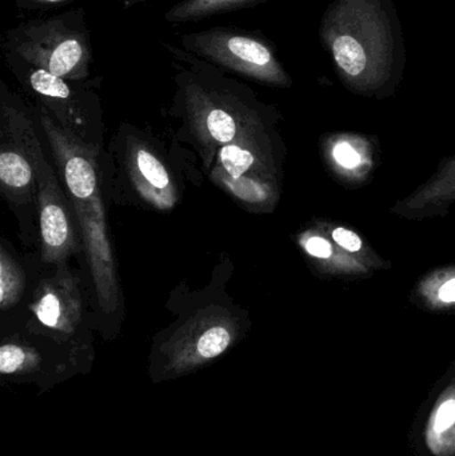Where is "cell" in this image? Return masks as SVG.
I'll list each match as a JSON object with an SVG mask.
<instances>
[{
	"instance_id": "8992f818",
	"label": "cell",
	"mask_w": 455,
	"mask_h": 456,
	"mask_svg": "<svg viewBox=\"0 0 455 456\" xmlns=\"http://www.w3.org/2000/svg\"><path fill=\"white\" fill-rule=\"evenodd\" d=\"M211 178L246 210H274L280 200V165L270 141V130L221 147Z\"/></svg>"
},
{
	"instance_id": "3957f363",
	"label": "cell",
	"mask_w": 455,
	"mask_h": 456,
	"mask_svg": "<svg viewBox=\"0 0 455 456\" xmlns=\"http://www.w3.org/2000/svg\"><path fill=\"white\" fill-rule=\"evenodd\" d=\"M2 51L64 79L91 80L93 53L85 8L16 24L3 37Z\"/></svg>"
},
{
	"instance_id": "4fadbf2b",
	"label": "cell",
	"mask_w": 455,
	"mask_h": 456,
	"mask_svg": "<svg viewBox=\"0 0 455 456\" xmlns=\"http://www.w3.org/2000/svg\"><path fill=\"white\" fill-rule=\"evenodd\" d=\"M326 163L345 183L366 181L376 166L373 144L365 136L338 134L323 143Z\"/></svg>"
},
{
	"instance_id": "603a6c76",
	"label": "cell",
	"mask_w": 455,
	"mask_h": 456,
	"mask_svg": "<svg viewBox=\"0 0 455 456\" xmlns=\"http://www.w3.org/2000/svg\"><path fill=\"white\" fill-rule=\"evenodd\" d=\"M151 2V0H119L120 5L125 10H130V8L135 7L138 4H143V3Z\"/></svg>"
},
{
	"instance_id": "8fae6325",
	"label": "cell",
	"mask_w": 455,
	"mask_h": 456,
	"mask_svg": "<svg viewBox=\"0 0 455 456\" xmlns=\"http://www.w3.org/2000/svg\"><path fill=\"white\" fill-rule=\"evenodd\" d=\"M127 171L134 189L151 208L167 211L178 202V190L167 166L149 144L131 142L127 149Z\"/></svg>"
},
{
	"instance_id": "ba28073f",
	"label": "cell",
	"mask_w": 455,
	"mask_h": 456,
	"mask_svg": "<svg viewBox=\"0 0 455 456\" xmlns=\"http://www.w3.org/2000/svg\"><path fill=\"white\" fill-rule=\"evenodd\" d=\"M187 53L261 85L288 87V74L274 48L259 32L232 26H216L181 37Z\"/></svg>"
},
{
	"instance_id": "ffe728a7",
	"label": "cell",
	"mask_w": 455,
	"mask_h": 456,
	"mask_svg": "<svg viewBox=\"0 0 455 456\" xmlns=\"http://www.w3.org/2000/svg\"><path fill=\"white\" fill-rule=\"evenodd\" d=\"M26 276L12 255L2 247L0 248V307L10 310L23 297Z\"/></svg>"
},
{
	"instance_id": "9c48e42d",
	"label": "cell",
	"mask_w": 455,
	"mask_h": 456,
	"mask_svg": "<svg viewBox=\"0 0 455 456\" xmlns=\"http://www.w3.org/2000/svg\"><path fill=\"white\" fill-rule=\"evenodd\" d=\"M37 213L43 262L59 267L71 255L85 249L71 200L45 158L37 173Z\"/></svg>"
},
{
	"instance_id": "7402d4cb",
	"label": "cell",
	"mask_w": 455,
	"mask_h": 456,
	"mask_svg": "<svg viewBox=\"0 0 455 456\" xmlns=\"http://www.w3.org/2000/svg\"><path fill=\"white\" fill-rule=\"evenodd\" d=\"M72 0H15L16 7L24 11H48Z\"/></svg>"
},
{
	"instance_id": "e0dca14e",
	"label": "cell",
	"mask_w": 455,
	"mask_h": 456,
	"mask_svg": "<svg viewBox=\"0 0 455 456\" xmlns=\"http://www.w3.org/2000/svg\"><path fill=\"white\" fill-rule=\"evenodd\" d=\"M414 299L430 311L455 307V265L435 268L424 276L414 289Z\"/></svg>"
},
{
	"instance_id": "2e32d148",
	"label": "cell",
	"mask_w": 455,
	"mask_h": 456,
	"mask_svg": "<svg viewBox=\"0 0 455 456\" xmlns=\"http://www.w3.org/2000/svg\"><path fill=\"white\" fill-rule=\"evenodd\" d=\"M266 0H181L165 13L167 23H197L211 16L256 7Z\"/></svg>"
},
{
	"instance_id": "52a82bcc",
	"label": "cell",
	"mask_w": 455,
	"mask_h": 456,
	"mask_svg": "<svg viewBox=\"0 0 455 456\" xmlns=\"http://www.w3.org/2000/svg\"><path fill=\"white\" fill-rule=\"evenodd\" d=\"M5 66L20 87L32 96L35 106L45 110L61 128L93 144L102 125L101 101L96 94L98 80L74 82L32 66L12 53H3Z\"/></svg>"
},
{
	"instance_id": "5bb4252c",
	"label": "cell",
	"mask_w": 455,
	"mask_h": 456,
	"mask_svg": "<svg viewBox=\"0 0 455 456\" xmlns=\"http://www.w3.org/2000/svg\"><path fill=\"white\" fill-rule=\"evenodd\" d=\"M297 243L307 259L322 273L338 276H368L371 273L366 265L337 246L318 224L302 231L297 236Z\"/></svg>"
},
{
	"instance_id": "277c9868",
	"label": "cell",
	"mask_w": 455,
	"mask_h": 456,
	"mask_svg": "<svg viewBox=\"0 0 455 456\" xmlns=\"http://www.w3.org/2000/svg\"><path fill=\"white\" fill-rule=\"evenodd\" d=\"M240 335V321L230 311L203 308L154 346L150 378L159 383L191 374L227 353Z\"/></svg>"
},
{
	"instance_id": "30bf717a",
	"label": "cell",
	"mask_w": 455,
	"mask_h": 456,
	"mask_svg": "<svg viewBox=\"0 0 455 456\" xmlns=\"http://www.w3.org/2000/svg\"><path fill=\"white\" fill-rule=\"evenodd\" d=\"M58 268L53 278L37 287L31 310L43 326L69 337L79 324L82 299L77 278L64 265Z\"/></svg>"
},
{
	"instance_id": "6da1fadb",
	"label": "cell",
	"mask_w": 455,
	"mask_h": 456,
	"mask_svg": "<svg viewBox=\"0 0 455 456\" xmlns=\"http://www.w3.org/2000/svg\"><path fill=\"white\" fill-rule=\"evenodd\" d=\"M173 61L176 93L173 110L199 142L210 166L219 149L238 139L272 130L274 110L261 103L245 83L162 40Z\"/></svg>"
},
{
	"instance_id": "5b68a950",
	"label": "cell",
	"mask_w": 455,
	"mask_h": 456,
	"mask_svg": "<svg viewBox=\"0 0 455 456\" xmlns=\"http://www.w3.org/2000/svg\"><path fill=\"white\" fill-rule=\"evenodd\" d=\"M34 110L0 83V189L13 208H37V173L45 159Z\"/></svg>"
},
{
	"instance_id": "7c38bea8",
	"label": "cell",
	"mask_w": 455,
	"mask_h": 456,
	"mask_svg": "<svg viewBox=\"0 0 455 456\" xmlns=\"http://www.w3.org/2000/svg\"><path fill=\"white\" fill-rule=\"evenodd\" d=\"M455 203V154L410 195L395 203L392 213L409 221L445 216Z\"/></svg>"
},
{
	"instance_id": "9a60e30c",
	"label": "cell",
	"mask_w": 455,
	"mask_h": 456,
	"mask_svg": "<svg viewBox=\"0 0 455 456\" xmlns=\"http://www.w3.org/2000/svg\"><path fill=\"white\" fill-rule=\"evenodd\" d=\"M425 444L435 456H455V380L441 393L430 412Z\"/></svg>"
},
{
	"instance_id": "ac0fdd59",
	"label": "cell",
	"mask_w": 455,
	"mask_h": 456,
	"mask_svg": "<svg viewBox=\"0 0 455 456\" xmlns=\"http://www.w3.org/2000/svg\"><path fill=\"white\" fill-rule=\"evenodd\" d=\"M318 224L337 246L341 247L350 256L366 265L371 273L389 268V263L379 256L376 249L357 231L342 224H331V222H318Z\"/></svg>"
},
{
	"instance_id": "d6986e66",
	"label": "cell",
	"mask_w": 455,
	"mask_h": 456,
	"mask_svg": "<svg viewBox=\"0 0 455 456\" xmlns=\"http://www.w3.org/2000/svg\"><path fill=\"white\" fill-rule=\"evenodd\" d=\"M42 356L35 348L16 342L0 347V374L3 377H27L39 371Z\"/></svg>"
},
{
	"instance_id": "7a4b0ae2",
	"label": "cell",
	"mask_w": 455,
	"mask_h": 456,
	"mask_svg": "<svg viewBox=\"0 0 455 456\" xmlns=\"http://www.w3.org/2000/svg\"><path fill=\"white\" fill-rule=\"evenodd\" d=\"M35 107L79 224L99 305L104 314H114L119 307L120 289L102 202L95 146L64 130L45 110Z\"/></svg>"
},
{
	"instance_id": "44dd1931",
	"label": "cell",
	"mask_w": 455,
	"mask_h": 456,
	"mask_svg": "<svg viewBox=\"0 0 455 456\" xmlns=\"http://www.w3.org/2000/svg\"><path fill=\"white\" fill-rule=\"evenodd\" d=\"M333 53L339 69L347 77H362L368 69V58L362 45L349 35H342L334 40Z\"/></svg>"
}]
</instances>
